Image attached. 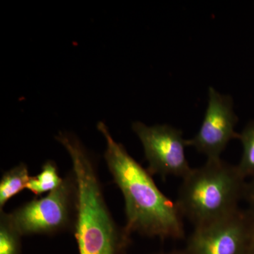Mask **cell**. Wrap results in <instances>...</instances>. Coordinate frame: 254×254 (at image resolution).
<instances>
[{
    "label": "cell",
    "instance_id": "obj_8",
    "mask_svg": "<svg viewBox=\"0 0 254 254\" xmlns=\"http://www.w3.org/2000/svg\"><path fill=\"white\" fill-rule=\"evenodd\" d=\"M31 176L27 165L19 163L5 172L0 180V210L11 198L26 189Z\"/></svg>",
    "mask_w": 254,
    "mask_h": 254
},
{
    "label": "cell",
    "instance_id": "obj_11",
    "mask_svg": "<svg viewBox=\"0 0 254 254\" xmlns=\"http://www.w3.org/2000/svg\"><path fill=\"white\" fill-rule=\"evenodd\" d=\"M21 236L10 223L6 213H0V254H21Z\"/></svg>",
    "mask_w": 254,
    "mask_h": 254
},
{
    "label": "cell",
    "instance_id": "obj_9",
    "mask_svg": "<svg viewBox=\"0 0 254 254\" xmlns=\"http://www.w3.org/2000/svg\"><path fill=\"white\" fill-rule=\"evenodd\" d=\"M63 180L60 177L56 163L53 160H47L43 163L39 174L30 177L26 190L36 196H40L56 190L63 183Z\"/></svg>",
    "mask_w": 254,
    "mask_h": 254
},
{
    "label": "cell",
    "instance_id": "obj_6",
    "mask_svg": "<svg viewBox=\"0 0 254 254\" xmlns=\"http://www.w3.org/2000/svg\"><path fill=\"white\" fill-rule=\"evenodd\" d=\"M254 225V214L240 209L227 218L195 227L185 249L189 254H249Z\"/></svg>",
    "mask_w": 254,
    "mask_h": 254
},
{
    "label": "cell",
    "instance_id": "obj_14",
    "mask_svg": "<svg viewBox=\"0 0 254 254\" xmlns=\"http://www.w3.org/2000/svg\"><path fill=\"white\" fill-rule=\"evenodd\" d=\"M249 254H254V225L253 231H252V240H251L250 253Z\"/></svg>",
    "mask_w": 254,
    "mask_h": 254
},
{
    "label": "cell",
    "instance_id": "obj_12",
    "mask_svg": "<svg viewBox=\"0 0 254 254\" xmlns=\"http://www.w3.org/2000/svg\"><path fill=\"white\" fill-rule=\"evenodd\" d=\"M244 199L247 202L250 206L249 210L254 215V178L246 183Z\"/></svg>",
    "mask_w": 254,
    "mask_h": 254
},
{
    "label": "cell",
    "instance_id": "obj_1",
    "mask_svg": "<svg viewBox=\"0 0 254 254\" xmlns=\"http://www.w3.org/2000/svg\"><path fill=\"white\" fill-rule=\"evenodd\" d=\"M97 128L106 141L107 165L125 200L127 232L162 240H183L184 217L176 201L164 194L147 169L115 141L104 123H98Z\"/></svg>",
    "mask_w": 254,
    "mask_h": 254
},
{
    "label": "cell",
    "instance_id": "obj_5",
    "mask_svg": "<svg viewBox=\"0 0 254 254\" xmlns=\"http://www.w3.org/2000/svg\"><path fill=\"white\" fill-rule=\"evenodd\" d=\"M132 129L139 138L150 175L184 177L192 168L186 156L187 139L181 130L169 125L148 126L141 122L132 125Z\"/></svg>",
    "mask_w": 254,
    "mask_h": 254
},
{
    "label": "cell",
    "instance_id": "obj_10",
    "mask_svg": "<svg viewBox=\"0 0 254 254\" xmlns=\"http://www.w3.org/2000/svg\"><path fill=\"white\" fill-rule=\"evenodd\" d=\"M238 139L242 143L243 152L237 168L245 179L254 178V120L246 125Z\"/></svg>",
    "mask_w": 254,
    "mask_h": 254
},
{
    "label": "cell",
    "instance_id": "obj_4",
    "mask_svg": "<svg viewBox=\"0 0 254 254\" xmlns=\"http://www.w3.org/2000/svg\"><path fill=\"white\" fill-rule=\"evenodd\" d=\"M76 204V179L71 171L56 190L41 198L26 202L11 213H6V215L22 237L53 235L73 230Z\"/></svg>",
    "mask_w": 254,
    "mask_h": 254
},
{
    "label": "cell",
    "instance_id": "obj_2",
    "mask_svg": "<svg viewBox=\"0 0 254 254\" xmlns=\"http://www.w3.org/2000/svg\"><path fill=\"white\" fill-rule=\"evenodd\" d=\"M57 141L67 151L77 188L75 238L79 254H123L131 235L115 221L107 205L93 155L74 134L60 132Z\"/></svg>",
    "mask_w": 254,
    "mask_h": 254
},
{
    "label": "cell",
    "instance_id": "obj_7",
    "mask_svg": "<svg viewBox=\"0 0 254 254\" xmlns=\"http://www.w3.org/2000/svg\"><path fill=\"white\" fill-rule=\"evenodd\" d=\"M237 123L232 97L210 87L203 123L196 134L187 139V145L205 155L207 160L220 158L228 143L239 138L240 133L235 131Z\"/></svg>",
    "mask_w": 254,
    "mask_h": 254
},
{
    "label": "cell",
    "instance_id": "obj_13",
    "mask_svg": "<svg viewBox=\"0 0 254 254\" xmlns=\"http://www.w3.org/2000/svg\"><path fill=\"white\" fill-rule=\"evenodd\" d=\"M154 254H189L185 249L180 250H173L170 251V252H160V253H157Z\"/></svg>",
    "mask_w": 254,
    "mask_h": 254
},
{
    "label": "cell",
    "instance_id": "obj_3",
    "mask_svg": "<svg viewBox=\"0 0 254 254\" xmlns=\"http://www.w3.org/2000/svg\"><path fill=\"white\" fill-rule=\"evenodd\" d=\"M245 180L237 165L221 158L207 160L182 179L175 201L182 216L194 227L207 225L240 210Z\"/></svg>",
    "mask_w": 254,
    "mask_h": 254
}]
</instances>
